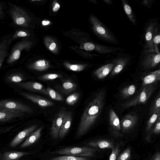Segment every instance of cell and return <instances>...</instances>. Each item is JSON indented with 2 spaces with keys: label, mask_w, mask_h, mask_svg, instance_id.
<instances>
[{
  "label": "cell",
  "mask_w": 160,
  "mask_h": 160,
  "mask_svg": "<svg viewBox=\"0 0 160 160\" xmlns=\"http://www.w3.org/2000/svg\"><path fill=\"white\" fill-rule=\"evenodd\" d=\"M25 79L24 75L20 72L12 73L8 75L6 78L7 82L9 83L20 82Z\"/></svg>",
  "instance_id": "obj_29"
},
{
  "label": "cell",
  "mask_w": 160,
  "mask_h": 160,
  "mask_svg": "<svg viewBox=\"0 0 160 160\" xmlns=\"http://www.w3.org/2000/svg\"><path fill=\"white\" fill-rule=\"evenodd\" d=\"M159 28V25H158L157 23L155 27L154 33L152 40L153 51L158 53H160L158 49V46L160 42V32Z\"/></svg>",
  "instance_id": "obj_28"
},
{
  "label": "cell",
  "mask_w": 160,
  "mask_h": 160,
  "mask_svg": "<svg viewBox=\"0 0 160 160\" xmlns=\"http://www.w3.org/2000/svg\"><path fill=\"white\" fill-rule=\"evenodd\" d=\"M67 66L70 69L74 71H80L84 68V66L82 65H68Z\"/></svg>",
  "instance_id": "obj_41"
},
{
  "label": "cell",
  "mask_w": 160,
  "mask_h": 160,
  "mask_svg": "<svg viewBox=\"0 0 160 160\" xmlns=\"http://www.w3.org/2000/svg\"><path fill=\"white\" fill-rule=\"evenodd\" d=\"M158 23L156 20H150L145 27L144 32V50L147 51H152V40L155 27Z\"/></svg>",
  "instance_id": "obj_9"
},
{
  "label": "cell",
  "mask_w": 160,
  "mask_h": 160,
  "mask_svg": "<svg viewBox=\"0 0 160 160\" xmlns=\"http://www.w3.org/2000/svg\"><path fill=\"white\" fill-rule=\"evenodd\" d=\"M29 35V34L26 30L23 28L17 29L12 35L10 41L12 42L16 39L25 38Z\"/></svg>",
  "instance_id": "obj_33"
},
{
  "label": "cell",
  "mask_w": 160,
  "mask_h": 160,
  "mask_svg": "<svg viewBox=\"0 0 160 160\" xmlns=\"http://www.w3.org/2000/svg\"><path fill=\"white\" fill-rule=\"evenodd\" d=\"M32 42L27 39H23L17 42L13 46L6 61L8 64H11L19 58L22 52L27 51L32 45Z\"/></svg>",
  "instance_id": "obj_7"
},
{
  "label": "cell",
  "mask_w": 160,
  "mask_h": 160,
  "mask_svg": "<svg viewBox=\"0 0 160 160\" xmlns=\"http://www.w3.org/2000/svg\"><path fill=\"white\" fill-rule=\"evenodd\" d=\"M67 111L66 108L63 107L55 115L53 118L50 128V134L53 138H59V133L64 116Z\"/></svg>",
  "instance_id": "obj_10"
},
{
  "label": "cell",
  "mask_w": 160,
  "mask_h": 160,
  "mask_svg": "<svg viewBox=\"0 0 160 160\" xmlns=\"http://www.w3.org/2000/svg\"><path fill=\"white\" fill-rule=\"evenodd\" d=\"M8 12V7L5 3L0 1V20H3L5 18Z\"/></svg>",
  "instance_id": "obj_40"
},
{
  "label": "cell",
  "mask_w": 160,
  "mask_h": 160,
  "mask_svg": "<svg viewBox=\"0 0 160 160\" xmlns=\"http://www.w3.org/2000/svg\"><path fill=\"white\" fill-rule=\"evenodd\" d=\"M77 85L70 79H68L64 81L61 86H59V89L63 93L68 94L75 90L77 88Z\"/></svg>",
  "instance_id": "obj_25"
},
{
  "label": "cell",
  "mask_w": 160,
  "mask_h": 160,
  "mask_svg": "<svg viewBox=\"0 0 160 160\" xmlns=\"http://www.w3.org/2000/svg\"><path fill=\"white\" fill-rule=\"evenodd\" d=\"M152 160H160V153L159 152H157L154 155Z\"/></svg>",
  "instance_id": "obj_44"
},
{
  "label": "cell",
  "mask_w": 160,
  "mask_h": 160,
  "mask_svg": "<svg viewBox=\"0 0 160 160\" xmlns=\"http://www.w3.org/2000/svg\"><path fill=\"white\" fill-rule=\"evenodd\" d=\"M24 115V112H21L0 110V122H6L14 118L20 117Z\"/></svg>",
  "instance_id": "obj_18"
},
{
  "label": "cell",
  "mask_w": 160,
  "mask_h": 160,
  "mask_svg": "<svg viewBox=\"0 0 160 160\" xmlns=\"http://www.w3.org/2000/svg\"><path fill=\"white\" fill-rule=\"evenodd\" d=\"M50 22L48 21H43L42 22V24L43 25H46L49 24Z\"/></svg>",
  "instance_id": "obj_49"
},
{
  "label": "cell",
  "mask_w": 160,
  "mask_h": 160,
  "mask_svg": "<svg viewBox=\"0 0 160 160\" xmlns=\"http://www.w3.org/2000/svg\"><path fill=\"white\" fill-rule=\"evenodd\" d=\"M43 127H40L28 137L25 141L20 145V148L28 147L36 142L40 138Z\"/></svg>",
  "instance_id": "obj_21"
},
{
  "label": "cell",
  "mask_w": 160,
  "mask_h": 160,
  "mask_svg": "<svg viewBox=\"0 0 160 160\" xmlns=\"http://www.w3.org/2000/svg\"><path fill=\"white\" fill-rule=\"evenodd\" d=\"M131 156V148L128 147L118 155L116 160H129Z\"/></svg>",
  "instance_id": "obj_37"
},
{
  "label": "cell",
  "mask_w": 160,
  "mask_h": 160,
  "mask_svg": "<svg viewBox=\"0 0 160 160\" xmlns=\"http://www.w3.org/2000/svg\"><path fill=\"white\" fill-rule=\"evenodd\" d=\"M62 77V75L56 73H48L43 75L38 78V79L42 81L52 80Z\"/></svg>",
  "instance_id": "obj_38"
},
{
  "label": "cell",
  "mask_w": 160,
  "mask_h": 160,
  "mask_svg": "<svg viewBox=\"0 0 160 160\" xmlns=\"http://www.w3.org/2000/svg\"><path fill=\"white\" fill-rule=\"evenodd\" d=\"M151 1L150 0H143L142 2L141 3L148 7L150 6L152 3V2H150Z\"/></svg>",
  "instance_id": "obj_45"
},
{
  "label": "cell",
  "mask_w": 160,
  "mask_h": 160,
  "mask_svg": "<svg viewBox=\"0 0 160 160\" xmlns=\"http://www.w3.org/2000/svg\"><path fill=\"white\" fill-rule=\"evenodd\" d=\"M138 115L135 113L131 112L125 115L120 123L122 132L125 133L133 128L138 122Z\"/></svg>",
  "instance_id": "obj_12"
},
{
  "label": "cell",
  "mask_w": 160,
  "mask_h": 160,
  "mask_svg": "<svg viewBox=\"0 0 160 160\" xmlns=\"http://www.w3.org/2000/svg\"><path fill=\"white\" fill-rule=\"evenodd\" d=\"M91 20L95 32L101 40L113 44H118V41L113 33L97 17L92 16Z\"/></svg>",
  "instance_id": "obj_3"
},
{
  "label": "cell",
  "mask_w": 160,
  "mask_h": 160,
  "mask_svg": "<svg viewBox=\"0 0 160 160\" xmlns=\"http://www.w3.org/2000/svg\"><path fill=\"white\" fill-rule=\"evenodd\" d=\"M114 66V64L112 62L103 65L94 71V74L98 79H102L111 72Z\"/></svg>",
  "instance_id": "obj_20"
},
{
  "label": "cell",
  "mask_w": 160,
  "mask_h": 160,
  "mask_svg": "<svg viewBox=\"0 0 160 160\" xmlns=\"http://www.w3.org/2000/svg\"><path fill=\"white\" fill-rule=\"evenodd\" d=\"M109 121L112 130L119 132L121 130L119 119L112 109H111L109 112Z\"/></svg>",
  "instance_id": "obj_24"
},
{
  "label": "cell",
  "mask_w": 160,
  "mask_h": 160,
  "mask_svg": "<svg viewBox=\"0 0 160 160\" xmlns=\"http://www.w3.org/2000/svg\"><path fill=\"white\" fill-rule=\"evenodd\" d=\"M136 87L133 85L127 86L120 91V95L122 98H125L132 95L135 92Z\"/></svg>",
  "instance_id": "obj_31"
},
{
  "label": "cell",
  "mask_w": 160,
  "mask_h": 160,
  "mask_svg": "<svg viewBox=\"0 0 160 160\" xmlns=\"http://www.w3.org/2000/svg\"><path fill=\"white\" fill-rule=\"evenodd\" d=\"M29 153L27 152L18 151L6 152L0 156V160H18L22 156Z\"/></svg>",
  "instance_id": "obj_22"
},
{
  "label": "cell",
  "mask_w": 160,
  "mask_h": 160,
  "mask_svg": "<svg viewBox=\"0 0 160 160\" xmlns=\"http://www.w3.org/2000/svg\"><path fill=\"white\" fill-rule=\"evenodd\" d=\"M122 2L124 11L130 21L134 25H136L135 17L131 7L126 1L122 0Z\"/></svg>",
  "instance_id": "obj_26"
},
{
  "label": "cell",
  "mask_w": 160,
  "mask_h": 160,
  "mask_svg": "<svg viewBox=\"0 0 160 160\" xmlns=\"http://www.w3.org/2000/svg\"><path fill=\"white\" fill-rule=\"evenodd\" d=\"M50 160H89L86 157H78L68 155L58 156L50 158Z\"/></svg>",
  "instance_id": "obj_35"
},
{
  "label": "cell",
  "mask_w": 160,
  "mask_h": 160,
  "mask_svg": "<svg viewBox=\"0 0 160 160\" xmlns=\"http://www.w3.org/2000/svg\"><path fill=\"white\" fill-rule=\"evenodd\" d=\"M159 117H160V109H159L154 112L148 121L146 127V131L147 133L151 129L152 126L154 124Z\"/></svg>",
  "instance_id": "obj_30"
},
{
  "label": "cell",
  "mask_w": 160,
  "mask_h": 160,
  "mask_svg": "<svg viewBox=\"0 0 160 160\" xmlns=\"http://www.w3.org/2000/svg\"><path fill=\"white\" fill-rule=\"evenodd\" d=\"M105 94L106 91L101 90L88 104L80 119L77 131L78 137L84 135L97 121L104 107Z\"/></svg>",
  "instance_id": "obj_1"
},
{
  "label": "cell",
  "mask_w": 160,
  "mask_h": 160,
  "mask_svg": "<svg viewBox=\"0 0 160 160\" xmlns=\"http://www.w3.org/2000/svg\"><path fill=\"white\" fill-rule=\"evenodd\" d=\"M80 94L78 92H74L69 96L66 100V103L70 106L75 104L79 99Z\"/></svg>",
  "instance_id": "obj_36"
},
{
  "label": "cell",
  "mask_w": 160,
  "mask_h": 160,
  "mask_svg": "<svg viewBox=\"0 0 160 160\" xmlns=\"http://www.w3.org/2000/svg\"><path fill=\"white\" fill-rule=\"evenodd\" d=\"M156 88V85L153 83L141 88V91L137 95L122 104V106L126 108L141 104H145Z\"/></svg>",
  "instance_id": "obj_4"
},
{
  "label": "cell",
  "mask_w": 160,
  "mask_h": 160,
  "mask_svg": "<svg viewBox=\"0 0 160 160\" xmlns=\"http://www.w3.org/2000/svg\"><path fill=\"white\" fill-rule=\"evenodd\" d=\"M140 59V64L144 70H149L157 67L160 63V53L145 50L142 52Z\"/></svg>",
  "instance_id": "obj_6"
},
{
  "label": "cell",
  "mask_w": 160,
  "mask_h": 160,
  "mask_svg": "<svg viewBox=\"0 0 160 160\" xmlns=\"http://www.w3.org/2000/svg\"><path fill=\"white\" fill-rule=\"evenodd\" d=\"M152 132L155 134H159L160 133V117H159L155 123Z\"/></svg>",
  "instance_id": "obj_42"
},
{
  "label": "cell",
  "mask_w": 160,
  "mask_h": 160,
  "mask_svg": "<svg viewBox=\"0 0 160 160\" xmlns=\"http://www.w3.org/2000/svg\"><path fill=\"white\" fill-rule=\"evenodd\" d=\"M19 87L34 92L42 93L49 96L46 89L40 83L35 81L18 82L15 84Z\"/></svg>",
  "instance_id": "obj_14"
},
{
  "label": "cell",
  "mask_w": 160,
  "mask_h": 160,
  "mask_svg": "<svg viewBox=\"0 0 160 160\" xmlns=\"http://www.w3.org/2000/svg\"><path fill=\"white\" fill-rule=\"evenodd\" d=\"M159 109H160V92L152 102L148 113L149 116H151L154 112Z\"/></svg>",
  "instance_id": "obj_32"
},
{
  "label": "cell",
  "mask_w": 160,
  "mask_h": 160,
  "mask_svg": "<svg viewBox=\"0 0 160 160\" xmlns=\"http://www.w3.org/2000/svg\"><path fill=\"white\" fill-rule=\"evenodd\" d=\"M0 110H12L32 113V108L29 106L16 101L4 99L0 101Z\"/></svg>",
  "instance_id": "obj_8"
},
{
  "label": "cell",
  "mask_w": 160,
  "mask_h": 160,
  "mask_svg": "<svg viewBox=\"0 0 160 160\" xmlns=\"http://www.w3.org/2000/svg\"><path fill=\"white\" fill-rule=\"evenodd\" d=\"M105 3L107 4L110 5H111L112 4L113 2L111 0H103Z\"/></svg>",
  "instance_id": "obj_48"
},
{
  "label": "cell",
  "mask_w": 160,
  "mask_h": 160,
  "mask_svg": "<svg viewBox=\"0 0 160 160\" xmlns=\"http://www.w3.org/2000/svg\"><path fill=\"white\" fill-rule=\"evenodd\" d=\"M49 65L48 62L43 60H39L32 64L29 65L28 68L32 69L42 71L48 68Z\"/></svg>",
  "instance_id": "obj_27"
},
{
  "label": "cell",
  "mask_w": 160,
  "mask_h": 160,
  "mask_svg": "<svg viewBox=\"0 0 160 160\" xmlns=\"http://www.w3.org/2000/svg\"><path fill=\"white\" fill-rule=\"evenodd\" d=\"M60 7V6L59 4L58 3H56L53 7V11L55 12H57L58 10Z\"/></svg>",
  "instance_id": "obj_46"
},
{
  "label": "cell",
  "mask_w": 160,
  "mask_h": 160,
  "mask_svg": "<svg viewBox=\"0 0 160 160\" xmlns=\"http://www.w3.org/2000/svg\"><path fill=\"white\" fill-rule=\"evenodd\" d=\"M72 119V112L67 111L63 118L59 133V138H63L68 132L70 127Z\"/></svg>",
  "instance_id": "obj_17"
},
{
  "label": "cell",
  "mask_w": 160,
  "mask_h": 160,
  "mask_svg": "<svg viewBox=\"0 0 160 160\" xmlns=\"http://www.w3.org/2000/svg\"><path fill=\"white\" fill-rule=\"evenodd\" d=\"M83 47L85 50H87L91 51L93 50L94 45V43H92L88 42L85 43L84 44Z\"/></svg>",
  "instance_id": "obj_43"
},
{
  "label": "cell",
  "mask_w": 160,
  "mask_h": 160,
  "mask_svg": "<svg viewBox=\"0 0 160 160\" xmlns=\"http://www.w3.org/2000/svg\"><path fill=\"white\" fill-rule=\"evenodd\" d=\"M12 36H5L0 39V69L5 59L9 54V50L12 42L10 40Z\"/></svg>",
  "instance_id": "obj_15"
},
{
  "label": "cell",
  "mask_w": 160,
  "mask_h": 160,
  "mask_svg": "<svg viewBox=\"0 0 160 160\" xmlns=\"http://www.w3.org/2000/svg\"><path fill=\"white\" fill-rule=\"evenodd\" d=\"M89 146L101 149H112L115 145L114 142L110 140L100 139L91 141L88 143Z\"/></svg>",
  "instance_id": "obj_19"
},
{
  "label": "cell",
  "mask_w": 160,
  "mask_h": 160,
  "mask_svg": "<svg viewBox=\"0 0 160 160\" xmlns=\"http://www.w3.org/2000/svg\"><path fill=\"white\" fill-rule=\"evenodd\" d=\"M49 96L52 99L59 101H62L64 99L62 96L52 88L48 87L46 89Z\"/></svg>",
  "instance_id": "obj_34"
},
{
  "label": "cell",
  "mask_w": 160,
  "mask_h": 160,
  "mask_svg": "<svg viewBox=\"0 0 160 160\" xmlns=\"http://www.w3.org/2000/svg\"><path fill=\"white\" fill-rule=\"evenodd\" d=\"M38 126V125L34 124L19 132L10 143L9 146L12 148L16 147L26 138L31 135L34 131Z\"/></svg>",
  "instance_id": "obj_13"
},
{
  "label": "cell",
  "mask_w": 160,
  "mask_h": 160,
  "mask_svg": "<svg viewBox=\"0 0 160 160\" xmlns=\"http://www.w3.org/2000/svg\"><path fill=\"white\" fill-rule=\"evenodd\" d=\"M21 94L41 107L46 108L54 105L52 101L38 95L25 92H22Z\"/></svg>",
  "instance_id": "obj_16"
},
{
  "label": "cell",
  "mask_w": 160,
  "mask_h": 160,
  "mask_svg": "<svg viewBox=\"0 0 160 160\" xmlns=\"http://www.w3.org/2000/svg\"><path fill=\"white\" fill-rule=\"evenodd\" d=\"M1 132V130L0 129V133Z\"/></svg>",
  "instance_id": "obj_50"
},
{
  "label": "cell",
  "mask_w": 160,
  "mask_h": 160,
  "mask_svg": "<svg viewBox=\"0 0 160 160\" xmlns=\"http://www.w3.org/2000/svg\"><path fill=\"white\" fill-rule=\"evenodd\" d=\"M121 151L120 145L117 143L112 149V152L109 157V160H116Z\"/></svg>",
  "instance_id": "obj_39"
},
{
  "label": "cell",
  "mask_w": 160,
  "mask_h": 160,
  "mask_svg": "<svg viewBox=\"0 0 160 160\" xmlns=\"http://www.w3.org/2000/svg\"><path fill=\"white\" fill-rule=\"evenodd\" d=\"M98 149L88 147H68L54 151L52 154L78 157H92Z\"/></svg>",
  "instance_id": "obj_5"
},
{
  "label": "cell",
  "mask_w": 160,
  "mask_h": 160,
  "mask_svg": "<svg viewBox=\"0 0 160 160\" xmlns=\"http://www.w3.org/2000/svg\"><path fill=\"white\" fill-rule=\"evenodd\" d=\"M56 47V44L54 42H53L50 44L49 46V49L51 50L52 51L54 50Z\"/></svg>",
  "instance_id": "obj_47"
},
{
  "label": "cell",
  "mask_w": 160,
  "mask_h": 160,
  "mask_svg": "<svg viewBox=\"0 0 160 160\" xmlns=\"http://www.w3.org/2000/svg\"><path fill=\"white\" fill-rule=\"evenodd\" d=\"M131 58V57L128 55H118L112 60L114 66L111 72L110 76H113L121 72L130 61Z\"/></svg>",
  "instance_id": "obj_11"
},
{
  "label": "cell",
  "mask_w": 160,
  "mask_h": 160,
  "mask_svg": "<svg viewBox=\"0 0 160 160\" xmlns=\"http://www.w3.org/2000/svg\"><path fill=\"white\" fill-rule=\"evenodd\" d=\"M160 79V69L150 72L143 79L141 88L149 84L159 81Z\"/></svg>",
  "instance_id": "obj_23"
},
{
  "label": "cell",
  "mask_w": 160,
  "mask_h": 160,
  "mask_svg": "<svg viewBox=\"0 0 160 160\" xmlns=\"http://www.w3.org/2000/svg\"><path fill=\"white\" fill-rule=\"evenodd\" d=\"M7 14L12 20V27L18 29L29 27L30 18L21 6L8 2Z\"/></svg>",
  "instance_id": "obj_2"
}]
</instances>
